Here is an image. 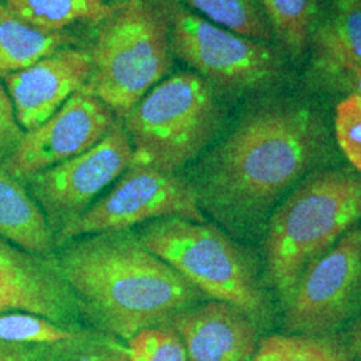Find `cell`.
Returning a JSON list of instances; mask_svg holds the SVG:
<instances>
[{
	"label": "cell",
	"instance_id": "6da1fadb",
	"mask_svg": "<svg viewBox=\"0 0 361 361\" xmlns=\"http://www.w3.org/2000/svg\"><path fill=\"white\" fill-rule=\"evenodd\" d=\"M331 154L322 111L298 99L251 107L189 176L202 214L236 238L263 229L284 192Z\"/></svg>",
	"mask_w": 361,
	"mask_h": 361
},
{
	"label": "cell",
	"instance_id": "7a4b0ae2",
	"mask_svg": "<svg viewBox=\"0 0 361 361\" xmlns=\"http://www.w3.org/2000/svg\"><path fill=\"white\" fill-rule=\"evenodd\" d=\"M54 266L85 313L128 341L206 300L130 229L72 239Z\"/></svg>",
	"mask_w": 361,
	"mask_h": 361
},
{
	"label": "cell",
	"instance_id": "3957f363",
	"mask_svg": "<svg viewBox=\"0 0 361 361\" xmlns=\"http://www.w3.org/2000/svg\"><path fill=\"white\" fill-rule=\"evenodd\" d=\"M361 221V174L319 168L274 207L264 226V283L283 306L308 264Z\"/></svg>",
	"mask_w": 361,
	"mask_h": 361
},
{
	"label": "cell",
	"instance_id": "277c9868",
	"mask_svg": "<svg viewBox=\"0 0 361 361\" xmlns=\"http://www.w3.org/2000/svg\"><path fill=\"white\" fill-rule=\"evenodd\" d=\"M96 24L90 78L84 85L123 119L173 71L171 20L164 0H116Z\"/></svg>",
	"mask_w": 361,
	"mask_h": 361
},
{
	"label": "cell",
	"instance_id": "5b68a950",
	"mask_svg": "<svg viewBox=\"0 0 361 361\" xmlns=\"http://www.w3.org/2000/svg\"><path fill=\"white\" fill-rule=\"evenodd\" d=\"M137 236L206 298L243 310L259 328L273 322V303L258 259L219 226L164 218L144 224Z\"/></svg>",
	"mask_w": 361,
	"mask_h": 361
},
{
	"label": "cell",
	"instance_id": "8992f818",
	"mask_svg": "<svg viewBox=\"0 0 361 361\" xmlns=\"http://www.w3.org/2000/svg\"><path fill=\"white\" fill-rule=\"evenodd\" d=\"M224 117L214 89L194 72H179L154 85L121 123L133 166L179 173L214 141Z\"/></svg>",
	"mask_w": 361,
	"mask_h": 361
},
{
	"label": "cell",
	"instance_id": "52a82bcc",
	"mask_svg": "<svg viewBox=\"0 0 361 361\" xmlns=\"http://www.w3.org/2000/svg\"><path fill=\"white\" fill-rule=\"evenodd\" d=\"M171 20V51L218 96L241 97L281 84L283 52L273 44L234 34L206 20L178 0H164Z\"/></svg>",
	"mask_w": 361,
	"mask_h": 361
},
{
	"label": "cell",
	"instance_id": "ba28073f",
	"mask_svg": "<svg viewBox=\"0 0 361 361\" xmlns=\"http://www.w3.org/2000/svg\"><path fill=\"white\" fill-rule=\"evenodd\" d=\"M180 218L204 223L191 180L179 173L130 166L102 200L54 236L56 246L90 234L128 231L156 219Z\"/></svg>",
	"mask_w": 361,
	"mask_h": 361
},
{
	"label": "cell",
	"instance_id": "9c48e42d",
	"mask_svg": "<svg viewBox=\"0 0 361 361\" xmlns=\"http://www.w3.org/2000/svg\"><path fill=\"white\" fill-rule=\"evenodd\" d=\"M361 306V226L308 264L284 308V335L328 336Z\"/></svg>",
	"mask_w": 361,
	"mask_h": 361
},
{
	"label": "cell",
	"instance_id": "30bf717a",
	"mask_svg": "<svg viewBox=\"0 0 361 361\" xmlns=\"http://www.w3.org/2000/svg\"><path fill=\"white\" fill-rule=\"evenodd\" d=\"M133 166V146L121 119L82 154L25 179L54 236L84 214L104 189Z\"/></svg>",
	"mask_w": 361,
	"mask_h": 361
},
{
	"label": "cell",
	"instance_id": "8fae6325",
	"mask_svg": "<svg viewBox=\"0 0 361 361\" xmlns=\"http://www.w3.org/2000/svg\"><path fill=\"white\" fill-rule=\"evenodd\" d=\"M117 121L101 99L80 89L45 123L25 130L19 147L4 166L16 179H29L89 151Z\"/></svg>",
	"mask_w": 361,
	"mask_h": 361
},
{
	"label": "cell",
	"instance_id": "7c38bea8",
	"mask_svg": "<svg viewBox=\"0 0 361 361\" xmlns=\"http://www.w3.org/2000/svg\"><path fill=\"white\" fill-rule=\"evenodd\" d=\"M90 71L87 51L62 47L27 69L4 75L20 128L35 129L56 114L72 94L87 84Z\"/></svg>",
	"mask_w": 361,
	"mask_h": 361
},
{
	"label": "cell",
	"instance_id": "4fadbf2b",
	"mask_svg": "<svg viewBox=\"0 0 361 361\" xmlns=\"http://www.w3.org/2000/svg\"><path fill=\"white\" fill-rule=\"evenodd\" d=\"M169 326L183 341L188 361H250L258 353L261 328L223 301L194 305L176 314Z\"/></svg>",
	"mask_w": 361,
	"mask_h": 361
},
{
	"label": "cell",
	"instance_id": "5bb4252c",
	"mask_svg": "<svg viewBox=\"0 0 361 361\" xmlns=\"http://www.w3.org/2000/svg\"><path fill=\"white\" fill-rule=\"evenodd\" d=\"M316 84L361 67V0H328L310 42Z\"/></svg>",
	"mask_w": 361,
	"mask_h": 361
},
{
	"label": "cell",
	"instance_id": "9a60e30c",
	"mask_svg": "<svg viewBox=\"0 0 361 361\" xmlns=\"http://www.w3.org/2000/svg\"><path fill=\"white\" fill-rule=\"evenodd\" d=\"M78 306L54 263L34 271H0V314L22 311L61 324Z\"/></svg>",
	"mask_w": 361,
	"mask_h": 361
},
{
	"label": "cell",
	"instance_id": "2e32d148",
	"mask_svg": "<svg viewBox=\"0 0 361 361\" xmlns=\"http://www.w3.org/2000/svg\"><path fill=\"white\" fill-rule=\"evenodd\" d=\"M0 238L35 256L51 255L56 241L40 206L0 164Z\"/></svg>",
	"mask_w": 361,
	"mask_h": 361
},
{
	"label": "cell",
	"instance_id": "e0dca14e",
	"mask_svg": "<svg viewBox=\"0 0 361 361\" xmlns=\"http://www.w3.org/2000/svg\"><path fill=\"white\" fill-rule=\"evenodd\" d=\"M74 37L67 32H42L8 12L0 0V78L35 64L59 49L71 47Z\"/></svg>",
	"mask_w": 361,
	"mask_h": 361
},
{
	"label": "cell",
	"instance_id": "ac0fdd59",
	"mask_svg": "<svg viewBox=\"0 0 361 361\" xmlns=\"http://www.w3.org/2000/svg\"><path fill=\"white\" fill-rule=\"evenodd\" d=\"M8 12L42 32H66L67 27L99 24L109 13L106 0H6Z\"/></svg>",
	"mask_w": 361,
	"mask_h": 361
},
{
	"label": "cell",
	"instance_id": "d6986e66",
	"mask_svg": "<svg viewBox=\"0 0 361 361\" xmlns=\"http://www.w3.org/2000/svg\"><path fill=\"white\" fill-rule=\"evenodd\" d=\"M268 20L273 37L288 56L303 59L322 12V0H255Z\"/></svg>",
	"mask_w": 361,
	"mask_h": 361
},
{
	"label": "cell",
	"instance_id": "ffe728a7",
	"mask_svg": "<svg viewBox=\"0 0 361 361\" xmlns=\"http://www.w3.org/2000/svg\"><path fill=\"white\" fill-rule=\"evenodd\" d=\"M197 16L234 34L271 44V27L255 0H178Z\"/></svg>",
	"mask_w": 361,
	"mask_h": 361
},
{
	"label": "cell",
	"instance_id": "44dd1931",
	"mask_svg": "<svg viewBox=\"0 0 361 361\" xmlns=\"http://www.w3.org/2000/svg\"><path fill=\"white\" fill-rule=\"evenodd\" d=\"M258 353L269 361H356L338 335H269L259 340Z\"/></svg>",
	"mask_w": 361,
	"mask_h": 361
},
{
	"label": "cell",
	"instance_id": "7402d4cb",
	"mask_svg": "<svg viewBox=\"0 0 361 361\" xmlns=\"http://www.w3.org/2000/svg\"><path fill=\"white\" fill-rule=\"evenodd\" d=\"M75 338L71 329L32 313H2L0 314V341L17 345H57Z\"/></svg>",
	"mask_w": 361,
	"mask_h": 361
},
{
	"label": "cell",
	"instance_id": "603a6c76",
	"mask_svg": "<svg viewBox=\"0 0 361 361\" xmlns=\"http://www.w3.org/2000/svg\"><path fill=\"white\" fill-rule=\"evenodd\" d=\"M128 361H188V355L178 333L166 324L130 338Z\"/></svg>",
	"mask_w": 361,
	"mask_h": 361
},
{
	"label": "cell",
	"instance_id": "cb8c5ba5",
	"mask_svg": "<svg viewBox=\"0 0 361 361\" xmlns=\"http://www.w3.org/2000/svg\"><path fill=\"white\" fill-rule=\"evenodd\" d=\"M335 137L350 164L361 174V97L348 94L335 111Z\"/></svg>",
	"mask_w": 361,
	"mask_h": 361
},
{
	"label": "cell",
	"instance_id": "d4e9b609",
	"mask_svg": "<svg viewBox=\"0 0 361 361\" xmlns=\"http://www.w3.org/2000/svg\"><path fill=\"white\" fill-rule=\"evenodd\" d=\"M25 130L17 123L13 104L8 97L6 85L0 80V164H6V161L13 154L24 137Z\"/></svg>",
	"mask_w": 361,
	"mask_h": 361
},
{
	"label": "cell",
	"instance_id": "484cf974",
	"mask_svg": "<svg viewBox=\"0 0 361 361\" xmlns=\"http://www.w3.org/2000/svg\"><path fill=\"white\" fill-rule=\"evenodd\" d=\"M49 264L39 256L30 255L0 238V271H34Z\"/></svg>",
	"mask_w": 361,
	"mask_h": 361
},
{
	"label": "cell",
	"instance_id": "4316f807",
	"mask_svg": "<svg viewBox=\"0 0 361 361\" xmlns=\"http://www.w3.org/2000/svg\"><path fill=\"white\" fill-rule=\"evenodd\" d=\"M42 348L35 345H17L0 341V361H40Z\"/></svg>",
	"mask_w": 361,
	"mask_h": 361
},
{
	"label": "cell",
	"instance_id": "83f0119b",
	"mask_svg": "<svg viewBox=\"0 0 361 361\" xmlns=\"http://www.w3.org/2000/svg\"><path fill=\"white\" fill-rule=\"evenodd\" d=\"M323 87L328 90H346V92L355 94V96L361 97V67L348 72H343V74H338L335 78L324 80Z\"/></svg>",
	"mask_w": 361,
	"mask_h": 361
},
{
	"label": "cell",
	"instance_id": "f1b7e54d",
	"mask_svg": "<svg viewBox=\"0 0 361 361\" xmlns=\"http://www.w3.org/2000/svg\"><path fill=\"white\" fill-rule=\"evenodd\" d=\"M72 361H128V350L112 348V350H99L94 353L84 355L78 360Z\"/></svg>",
	"mask_w": 361,
	"mask_h": 361
},
{
	"label": "cell",
	"instance_id": "f546056e",
	"mask_svg": "<svg viewBox=\"0 0 361 361\" xmlns=\"http://www.w3.org/2000/svg\"><path fill=\"white\" fill-rule=\"evenodd\" d=\"M345 340L353 358L356 361H361V318L356 319L348 328V335H346Z\"/></svg>",
	"mask_w": 361,
	"mask_h": 361
},
{
	"label": "cell",
	"instance_id": "4dcf8cb0",
	"mask_svg": "<svg viewBox=\"0 0 361 361\" xmlns=\"http://www.w3.org/2000/svg\"><path fill=\"white\" fill-rule=\"evenodd\" d=\"M250 361H269V360L266 358L264 355H261V353H256L255 356H252V358H251Z\"/></svg>",
	"mask_w": 361,
	"mask_h": 361
}]
</instances>
